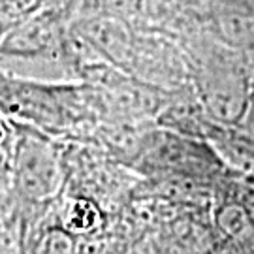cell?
Masks as SVG:
<instances>
[{
  "mask_svg": "<svg viewBox=\"0 0 254 254\" xmlns=\"http://www.w3.org/2000/svg\"><path fill=\"white\" fill-rule=\"evenodd\" d=\"M17 128L13 119H0V196L8 203L9 175H11V158L15 147Z\"/></svg>",
  "mask_w": 254,
  "mask_h": 254,
  "instance_id": "obj_2",
  "label": "cell"
},
{
  "mask_svg": "<svg viewBox=\"0 0 254 254\" xmlns=\"http://www.w3.org/2000/svg\"><path fill=\"white\" fill-rule=\"evenodd\" d=\"M215 224L234 254H254V215L239 196H222Z\"/></svg>",
  "mask_w": 254,
  "mask_h": 254,
  "instance_id": "obj_1",
  "label": "cell"
}]
</instances>
